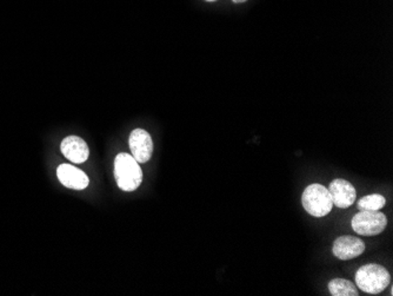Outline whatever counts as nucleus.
Listing matches in <instances>:
<instances>
[{"label": "nucleus", "instance_id": "39448f33", "mask_svg": "<svg viewBox=\"0 0 393 296\" xmlns=\"http://www.w3.org/2000/svg\"><path fill=\"white\" fill-rule=\"evenodd\" d=\"M129 143L133 159L138 163H146L150 161L153 152V142L150 133L143 129L133 130L130 135Z\"/></svg>", "mask_w": 393, "mask_h": 296}, {"label": "nucleus", "instance_id": "9d476101", "mask_svg": "<svg viewBox=\"0 0 393 296\" xmlns=\"http://www.w3.org/2000/svg\"><path fill=\"white\" fill-rule=\"evenodd\" d=\"M329 290L331 295L333 296H358L356 285L345 278H333L329 283Z\"/></svg>", "mask_w": 393, "mask_h": 296}, {"label": "nucleus", "instance_id": "6e6552de", "mask_svg": "<svg viewBox=\"0 0 393 296\" xmlns=\"http://www.w3.org/2000/svg\"><path fill=\"white\" fill-rule=\"evenodd\" d=\"M57 176L60 183L70 189L84 190L90 183L88 175L85 174L84 171L79 170L70 164L59 166Z\"/></svg>", "mask_w": 393, "mask_h": 296}, {"label": "nucleus", "instance_id": "9b49d317", "mask_svg": "<svg viewBox=\"0 0 393 296\" xmlns=\"http://www.w3.org/2000/svg\"><path fill=\"white\" fill-rule=\"evenodd\" d=\"M385 197L379 194H372V195L361 197L358 201V209L359 210H380L385 207Z\"/></svg>", "mask_w": 393, "mask_h": 296}, {"label": "nucleus", "instance_id": "f03ea898", "mask_svg": "<svg viewBox=\"0 0 393 296\" xmlns=\"http://www.w3.org/2000/svg\"><path fill=\"white\" fill-rule=\"evenodd\" d=\"M391 282L386 268L380 264H366L360 267L356 273V285L368 294H379L385 290Z\"/></svg>", "mask_w": 393, "mask_h": 296}, {"label": "nucleus", "instance_id": "f257e3e1", "mask_svg": "<svg viewBox=\"0 0 393 296\" xmlns=\"http://www.w3.org/2000/svg\"><path fill=\"white\" fill-rule=\"evenodd\" d=\"M114 177L124 191H135L142 184L143 171L132 155L120 152L114 159Z\"/></svg>", "mask_w": 393, "mask_h": 296}, {"label": "nucleus", "instance_id": "ddd939ff", "mask_svg": "<svg viewBox=\"0 0 393 296\" xmlns=\"http://www.w3.org/2000/svg\"><path fill=\"white\" fill-rule=\"evenodd\" d=\"M206 1H216V0H206Z\"/></svg>", "mask_w": 393, "mask_h": 296}, {"label": "nucleus", "instance_id": "1a4fd4ad", "mask_svg": "<svg viewBox=\"0 0 393 296\" xmlns=\"http://www.w3.org/2000/svg\"><path fill=\"white\" fill-rule=\"evenodd\" d=\"M60 150L69 161L74 163H84L88 161L90 150L84 140L78 136H69L64 138L60 145Z\"/></svg>", "mask_w": 393, "mask_h": 296}, {"label": "nucleus", "instance_id": "423d86ee", "mask_svg": "<svg viewBox=\"0 0 393 296\" xmlns=\"http://www.w3.org/2000/svg\"><path fill=\"white\" fill-rule=\"evenodd\" d=\"M329 191H330L333 204L340 209L351 207L357 199L354 187L349 181L340 180V178L331 182Z\"/></svg>", "mask_w": 393, "mask_h": 296}, {"label": "nucleus", "instance_id": "f8f14e48", "mask_svg": "<svg viewBox=\"0 0 393 296\" xmlns=\"http://www.w3.org/2000/svg\"><path fill=\"white\" fill-rule=\"evenodd\" d=\"M232 1H233V3H237V4H239V3H245V1H247V0H232Z\"/></svg>", "mask_w": 393, "mask_h": 296}, {"label": "nucleus", "instance_id": "20e7f679", "mask_svg": "<svg viewBox=\"0 0 393 296\" xmlns=\"http://www.w3.org/2000/svg\"><path fill=\"white\" fill-rule=\"evenodd\" d=\"M351 224L358 235L375 236L385 230L387 219L379 210H360L353 216Z\"/></svg>", "mask_w": 393, "mask_h": 296}, {"label": "nucleus", "instance_id": "0eeeda50", "mask_svg": "<svg viewBox=\"0 0 393 296\" xmlns=\"http://www.w3.org/2000/svg\"><path fill=\"white\" fill-rule=\"evenodd\" d=\"M365 250L363 241L354 236H340L333 242L332 252L339 260H351L361 255Z\"/></svg>", "mask_w": 393, "mask_h": 296}, {"label": "nucleus", "instance_id": "7ed1b4c3", "mask_svg": "<svg viewBox=\"0 0 393 296\" xmlns=\"http://www.w3.org/2000/svg\"><path fill=\"white\" fill-rule=\"evenodd\" d=\"M301 203L304 209L315 217L326 216L333 207L330 191L319 183H313L304 190Z\"/></svg>", "mask_w": 393, "mask_h": 296}]
</instances>
